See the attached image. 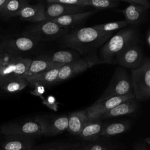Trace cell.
<instances>
[{
	"mask_svg": "<svg viewBox=\"0 0 150 150\" xmlns=\"http://www.w3.org/2000/svg\"><path fill=\"white\" fill-rule=\"evenodd\" d=\"M113 32H103L93 27H85L69 31L59 42L77 51L88 63L90 67L100 64L98 49L113 35Z\"/></svg>",
	"mask_w": 150,
	"mask_h": 150,
	"instance_id": "1",
	"label": "cell"
},
{
	"mask_svg": "<svg viewBox=\"0 0 150 150\" xmlns=\"http://www.w3.org/2000/svg\"><path fill=\"white\" fill-rule=\"evenodd\" d=\"M137 27L128 25L120 29L100 48L98 56L100 64L117 63L118 57L131 45L138 43Z\"/></svg>",
	"mask_w": 150,
	"mask_h": 150,
	"instance_id": "2",
	"label": "cell"
},
{
	"mask_svg": "<svg viewBox=\"0 0 150 150\" xmlns=\"http://www.w3.org/2000/svg\"><path fill=\"white\" fill-rule=\"evenodd\" d=\"M131 77L127 70L121 66L117 67L108 86L96 100L99 103L111 97L121 96L132 93Z\"/></svg>",
	"mask_w": 150,
	"mask_h": 150,
	"instance_id": "3",
	"label": "cell"
},
{
	"mask_svg": "<svg viewBox=\"0 0 150 150\" xmlns=\"http://www.w3.org/2000/svg\"><path fill=\"white\" fill-rule=\"evenodd\" d=\"M131 80L132 92L135 98L145 101L150 97V60L148 57L144 59L141 66L131 70Z\"/></svg>",
	"mask_w": 150,
	"mask_h": 150,
	"instance_id": "4",
	"label": "cell"
},
{
	"mask_svg": "<svg viewBox=\"0 0 150 150\" xmlns=\"http://www.w3.org/2000/svg\"><path fill=\"white\" fill-rule=\"evenodd\" d=\"M69 31V28L63 27L51 21H45L29 27L23 35L41 42L60 38Z\"/></svg>",
	"mask_w": 150,
	"mask_h": 150,
	"instance_id": "5",
	"label": "cell"
},
{
	"mask_svg": "<svg viewBox=\"0 0 150 150\" xmlns=\"http://www.w3.org/2000/svg\"><path fill=\"white\" fill-rule=\"evenodd\" d=\"M40 42L30 36H21L15 38H6L0 41V47L3 53L19 56L34 49Z\"/></svg>",
	"mask_w": 150,
	"mask_h": 150,
	"instance_id": "6",
	"label": "cell"
},
{
	"mask_svg": "<svg viewBox=\"0 0 150 150\" xmlns=\"http://www.w3.org/2000/svg\"><path fill=\"white\" fill-rule=\"evenodd\" d=\"M1 131L4 135H21L35 138L42 135L41 128L35 120L9 122L4 125Z\"/></svg>",
	"mask_w": 150,
	"mask_h": 150,
	"instance_id": "7",
	"label": "cell"
},
{
	"mask_svg": "<svg viewBox=\"0 0 150 150\" xmlns=\"http://www.w3.org/2000/svg\"><path fill=\"white\" fill-rule=\"evenodd\" d=\"M32 60L21 56L4 53L3 63L0 68V76L13 75L23 77L28 70Z\"/></svg>",
	"mask_w": 150,
	"mask_h": 150,
	"instance_id": "8",
	"label": "cell"
},
{
	"mask_svg": "<svg viewBox=\"0 0 150 150\" xmlns=\"http://www.w3.org/2000/svg\"><path fill=\"white\" fill-rule=\"evenodd\" d=\"M35 120L39 124L42 135L45 136H54L67 129L68 115H39Z\"/></svg>",
	"mask_w": 150,
	"mask_h": 150,
	"instance_id": "9",
	"label": "cell"
},
{
	"mask_svg": "<svg viewBox=\"0 0 150 150\" xmlns=\"http://www.w3.org/2000/svg\"><path fill=\"white\" fill-rule=\"evenodd\" d=\"M135 98L133 93L110 98L99 103H94L91 106L86 109L89 120L98 119L104 112L113 108L120 103L129 99Z\"/></svg>",
	"mask_w": 150,
	"mask_h": 150,
	"instance_id": "10",
	"label": "cell"
},
{
	"mask_svg": "<svg viewBox=\"0 0 150 150\" xmlns=\"http://www.w3.org/2000/svg\"><path fill=\"white\" fill-rule=\"evenodd\" d=\"M144 61L143 52L138 43L128 47L118 57L117 63L121 67L136 69L141 66Z\"/></svg>",
	"mask_w": 150,
	"mask_h": 150,
	"instance_id": "11",
	"label": "cell"
},
{
	"mask_svg": "<svg viewBox=\"0 0 150 150\" xmlns=\"http://www.w3.org/2000/svg\"><path fill=\"white\" fill-rule=\"evenodd\" d=\"M88 62L83 57L66 63L62 66L59 71L55 84L68 80L89 68Z\"/></svg>",
	"mask_w": 150,
	"mask_h": 150,
	"instance_id": "12",
	"label": "cell"
},
{
	"mask_svg": "<svg viewBox=\"0 0 150 150\" xmlns=\"http://www.w3.org/2000/svg\"><path fill=\"white\" fill-rule=\"evenodd\" d=\"M86 8L59 3L46 2L45 12L46 21L64 15L83 12L86 11Z\"/></svg>",
	"mask_w": 150,
	"mask_h": 150,
	"instance_id": "13",
	"label": "cell"
},
{
	"mask_svg": "<svg viewBox=\"0 0 150 150\" xmlns=\"http://www.w3.org/2000/svg\"><path fill=\"white\" fill-rule=\"evenodd\" d=\"M35 138L21 135H4L1 143L2 150H32L35 146Z\"/></svg>",
	"mask_w": 150,
	"mask_h": 150,
	"instance_id": "14",
	"label": "cell"
},
{
	"mask_svg": "<svg viewBox=\"0 0 150 150\" xmlns=\"http://www.w3.org/2000/svg\"><path fill=\"white\" fill-rule=\"evenodd\" d=\"M28 85V81L22 77L13 75L0 76V88L8 94L17 93Z\"/></svg>",
	"mask_w": 150,
	"mask_h": 150,
	"instance_id": "15",
	"label": "cell"
},
{
	"mask_svg": "<svg viewBox=\"0 0 150 150\" xmlns=\"http://www.w3.org/2000/svg\"><path fill=\"white\" fill-rule=\"evenodd\" d=\"M45 5L39 2L35 5L28 4L20 12L18 16L23 21L33 22H40L46 21Z\"/></svg>",
	"mask_w": 150,
	"mask_h": 150,
	"instance_id": "16",
	"label": "cell"
},
{
	"mask_svg": "<svg viewBox=\"0 0 150 150\" xmlns=\"http://www.w3.org/2000/svg\"><path fill=\"white\" fill-rule=\"evenodd\" d=\"M137 108L138 103L137 102V100L135 98L129 99L104 112L98 119L102 120L130 114L135 112Z\"/></svg>",
	"mask_w": 150,
	"mask_h": 150,
	"instance_id": "17",
	"label": "cell"
},
{
	"mask_svg": "<svg viewBox=\"0 0 150 150\" xmlns=\"http://www.w3.org/2000/svg\"><path fill=\"white\" fill-rule=\"evenodd\" d=\"M104 123L99 119L89 120L78 135L80 139L87 141H94L101 137Z\"/></svg>",
	"mask_w": 150,
	"mask_h": 150,
	"instance_id": "18",
	"label": "cell"
},
{
	"mask_svg": "<svg viewBox=\"0 0 150 150\" xmlns=\"http://www.w3.org/2000/svg\"><path fill=\"white\" fill-rule=\"evenodd\" d=\"M88 121V117L86 110L74 111L68 115L67 130L70 134L78 136Z\"/></svg>",
	"mask_w": 150,
	"mask_h": 150,
	"instance_id": "19",
	"label": "cell"
},
{
	"mask_svg": "<svg viewBox=\"0 0 150 150\" xmlns=\"http://www.w3.org/2000/svg\"><path fill=\"white\" fill-rule=\"evenodd\" d=\"M97 11L95 10L84 11L83 12L60 16L49 21L54 22L63 27L69 28L70 26L79 24L83 21L87 19L88 18L96 13Z\"/></svg>",
	"mask_w": 150,
	"mask_h": 150,
	"instance_id": "20",
	"label": "cell"
},
{
	"mask_svg": "<svg viewBox=\"0 0 150 150\" xmlns=\"http://www.w3.org/2000/svg\"><path fill=\"white\" fill-rule=\"evenodd\" d=\"M147 11L148 9L143 6L129 5L122 10L121 12L124 16V20L129 25L136 26L142 22Z\"/></svg>",
	"mask_w": 150,
	"mask_h": 150,
	"instance_id": "21",
	"label": "cell"
},
{
	"mask_svg": "<svg viewBox=\"0 0 150 150\" xmlns=\"http://www.w3.org/2000/svg\"><path fill=\"white\" fill-rule=\"evenodd\" d=\"M64 64H65L56 63L49 61L37 59L32 60L28 70L23 76V78L26 79L30 76H35L59 67H62Z\"/></svg>",
	"mask_w": 150,
	"mask_h": 150,
	"instance_id": "22",
	"label": "cell"
},
{
	"mask_svg": "<svg viewBox=\"0 0 150 150\" xmlns=\"http://www.w3.org/2000/svg\"><path fill=\"white\" fill-rule=\"evenodd\" d=\"M79 58L77 53L69 50H60L50 54L41 55L37 57V59L61 64H66Z\"/></svg>",
	"mask_w": 150,
	"mask_h": 150,
	"instance_id": "23",
	"label": "cell"
},
{
	"mask_svg": "<svg viewBox=\"0 0 150 150\" xmlns=\"http://www.w3.org/2000/svg\"><path fill=\"white\" fill-rule=\"evenodd\" d=\"M61 67L45 71L43 73L30 76L25 79L29 85L37 83L43 86H49L55 84L59 71Z\"/></svg>",
	"mask_w": 150,
	"mask_h": 150,
	"instance_id": "24",
	"label": "cell"
},
{
	"mask_svg": "<svg viewBox=\"0 0 150 150\" xmlns=\"http://www.w3.org/2000/svg\"><path fill=\"white\" fill-rule=\"evenodd\" d=\"M80 146V142L60 140L34 146L32 150H76Z\"/></svg>",
	"mask_w": 150,
	"mask_h": 150,
	"instance_id": "25",
	"label": "cell"
},
{
	"mask_svg": "<svg viewBox=\"0 0 150 150\" xmlns=\"http://www.w3.org/2000/svg\"><path fill=\"white\" fill-rule=\"evenodd\" d=\"M130 128V123L127 121H115L105 123L103 125L101 137H111L127 132Z\"/></svg>",
	"mask_w": 150,
	"mask_h": 150,
	"instance_id": "26",
	"label": "cell"
},
{
	"mask_svg": "<svg viewBox=\"0 0 150 150\" xmlns=\"http://www.w3.org/2000/svg\"><path fill=\"white\" fill-rule=\"evenodd\" d=\"M28 4L29 1L26 0H8L0 12V16L5 19L17 16L21 10Z\"/></svg>",
	"mask_w": 150,
	"mask_h": 150,
	"instance_id": "27",
	"label": "cell"
},
{
	"mask_svg": "<svg viewBox=\"0 0 150 150\" xmlns=\"http://www.w3.org/2000/svg\"><path fill=\"white\" fill-rule=\"evenodd\" d=\"M120 2V0H86V5L103 10L116 8L119 6Z\"/></svg>",
	"mask_w": 150,
	"mask_h": 150,
	"instance_id": "28",
	"label": "cell"
},
{
	"mask_svg": "<svg viewBox=\"0 0 150 150\" xmlns=\"http://www.w3.org/2000/svg\"><path fill=\"white\" fill-rule=\"evenodd\" d=\"M129 25L125 21H119L115 22H107L104 23L98 24L93 26L92 27L94 29L103 32H113L114 30L121 29L125 27H127Z\"/></svg>",
	"mask_w": 150,
	"mask_h": 150,
	"instance_id": "29",
	"label": "cell"
},
{
	"mask_svg": "<svg viewBox=\"0 0 150 150\" xmlns=\"http://www.w3.org/2000/svg\"><path fill=\"white\" fill-rule=\"evenodd\" d=\"M84 150H118L117 146L113 143L101 140L100 138L94 141H91L83 147Z\"/></svg>",
	"mask_w": 150,
	"mask_h": 150,
	"instance_id": "30",
	"label": "cell"
},
{
	"mask_svg": "<svg viewBox=\"0 0 150 150\" xmlns=\"http://www.w3.org/2000/svg\"><path fill=\"white\" fill-rule=\"evenodd\" d=\"M46 2L59 3L69 5L87 7L86 5V0H47Z\"/></svg>",
	"mask_w": 150,
	"mask_h": 150,
	"instance_id": "31",
	"label": "cell"
},
{
	"mask_svg": "<svg viewBox=\"0 0 150 150\" xmlns=\"http://www.w3.org/2000/svg\"><path fill=\"white\" fill-rule=\"evenodd\" d=\"M126 3H128L129 5H135L141 6H143L147 9L150 8V3L148 0H120Z\"/></svg>",
	"mask_w": 150,
	"mask_h": 150,
	"instance_id": "32",
	"label": "cell"
},
{
	"mask_svg": "<svg viewBox=\"0 0 150 150\" xmlns=\"http://www.w3.org/2000/svg\"><path fill=\"white\" fill-rule=\"evenodd\" d=\"M30 86H32V87H33V90L31 91V93L33 95L41 97V96L45 91V86H43L42 85H40V84H39L37 83H35V84H31Z\"/></svg>",
	"mask_w": 150,
	"mask_h": 150,
	"instance_id": "33",
	"label": "cell"
},
{
	"mask_svg": "<svg viewBox=\"0 0 150 150\" xmlns=\"http://www.w3.org/2000/svg\"><path fill=\"white\" fill-rule=\"evenodd\" d=\"M134 150H149L146 144L143 142H139L135 144L134 148Z\"/></svg>",
	"mask_w": 150,
	"mask_h": 150,
	"instance_id": "34",
	"label": "cell"
},
{
	"mask_svg": "<svg viewBox=\"0 0 150 150\" xmlns=\"http://www.w3.org/2000/svg\"><path fill=\"white\" fill-rule=\"evenodd\" d=\"M43 103L46 104L47 106H49V104H54L56 105V99L54 97L50 96L47 98L46 100L43 101Z\"/></svg>",
	"mask_w": 150,
	"mask_h": 150,
	"instance_id": "35",
	"label": "cell"
},
{
	"mask_svg": "<svg viewBox=\"0 0 150 150\" xmlns=\"http://www.w3.org/2000/svg\"><path fill=\"white\" fill-rule=\"evenodd\" d=\"M145 41L148 46L150 47V29H149L146 32V35L145 36Z\"/></svg>",
	"mask_w": 150,
	"mask_h": 150,
	"instance_id": "36",
	"label": "cell"
},
{
	"mask_svg": "<svg viewBox=\"0 0 150 150\" xmlns=\"http://www.w3.org/2000/svg\"><path fill=\"white\" fill-rule=\"evenodd\" d=\"M8 1V0H0V12L4 9Z\"/></svg>",
	"mask_w": 150,
	"mask_h": 150,
	"instance_id": "37",
	"label": "cell"
},
{
	"mask_svg": "<svg viewBox=\"0 0 150 150\" xmlns=\"http://www.w3.org/2000/svg\"><path fill=\"white\" fill-rule=\"evenodd\" d=\"M145 144H148V145L150 144V138H149V137L145 138Z\"/></svg>",
	"mask_w": 150,
	"mask_h": 150,
	"instance_id": "38",
	"label": "cell"
},
{
	"mask_svg": "<svg viewBox=\"0 0 150 150\" xmlns=\"http://www.w3.org/2000/svg\"><path fill=\"white\" fill-rule=\"evenodd\" d=\"M3 56H4V54L0 56V68H1V66L3 63Z\"/></svg>",
	"mask_w": 150,
	"mask_h": 150,
	"instance_id": "39",
	"label": "cell"
},
{
	"mask_svg": "<svg viewBox=\"0 0 150 150\" xmlns=\"http://www.w3.org/2000/svg\"><path fill=\"white\" fill-rule=\"evenodd\" d=\"M76 150H84V149H83V148L82 147H81V146H80V148H77V149H76Z\"/></svg>",
	"mask_w": 150,
	"mask_h": 150,
	"instance_id": "40",
	"label": "cell"
},
{
	"mask_svg": "<svg viewBox=\"0 0 150 150\" xmlns=\"http://www.w3.org/2000/svg\"><path fill=\"white\" fill-rule=\"evenodd\" d=\"M2 54H4V53H3V52H2L1 49V47H0V56H1V55H2Z\"/></svg>",
	"mask_w": 150,
	"mask_h": 150,
	"instance_id": "41",
	"label": "cell"
},
{
	"mask_svg": "<svg viewBox=\"0 0 150 150\" xmlns=\"http://www.w3.org/2000/svg\"><path fill=\"white\" fill-rule=\"evenodd\" d=\"M0 150H2V149H0Z\"/></svg>",
	"mask_w": 150,
	"mask_h": 150,
	"instance_id": "42",
	"label": "cell"
}]
</instances>
